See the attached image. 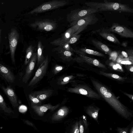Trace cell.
<instances>
[{
	"label": "cell",
	"instance_id": "6da1fadb",
	"mask_svg": "<svg viewBox=\"0 0 133 133\" xmlns=\"http://www.w3.org/2000/svg\"><path fill=\"white\" fill-rule=\"evenodd\" d=\"M93 85L105 101L121 116L130 121L133 117L132 112L123 105L105 87L94 80Z\"/></svg>",
	"mask_w": 133,
	"mask_h": 133
},
{
	"label": "cell",
	"instance_id": "7a4b0ae2",
	"mask_svg": "<svg viewBox=\"0 0 133 133\" xmlns=\"http://www.w3.org/2000/svg\"><path fill=\"white\" fill-rule=\"evenodd\" d=\"M104 3L89 2L85 4L90 8L96 10L97 12L112 11L132 13L133 9L127 5L120 3L110 2L104 0Z\"/></svg>",
	"mask_w": 133,
	"mask_h": 133
},
{
	"label": "cell",
	"instance_id": "3957f363",
	"mask_svg": "<svg viewBox=\"0 0 133 133\" xmlns=\"http://www.w3.org/2000/svg\"><path fill=\"white\" fill-rule=\"evenodd\" d=\"M98 20V18L92 14L72 22L70 23V25L73 28L75 32L73 35L78 34L85 29L88 25L95 24Z\"/></svg>",
	"mask_w": 133,
	"mask_h": 133
},
{
	"label": "cell",
	"instance_id": "277c9868",
	"mask_svg": "<svg viewBox=\"0 0 133 133\" xmlns=\"http://www.w3.org/2000/svg\"><path fill=\"white\" fill-rule=\"evenodd\" d=\"M67 2L65 0H54L42 4L28 13V14L41 13L56 9L66 5Z\"/></svg>",
	"mask_w": 133,
	"mask_h": 133
},
{
	"label": "cell",
	"instance_id": "5b68a950",
	"mask_svg": "<svg viewBox=\"0 0 133 133\" xmlns=\"http://www.w3.org/2000/svg\"><path fill=\"white\" fill-rule=\"evenodd\" d=\"M19 34L17 30L12 28L8 35L10 51L12 63L15 64V53L19 38Z\"/></svg>",
	"mask_w": 133,
	"mask_h": 133
},
{
	"label": "cell",
	"instance_id": "8992f818",
	"mask_svg": "<svg viewBox=\"0 0 133 133\" xmlns=\"http://www.w3.org/2000/svg\"><path fill=\"white\" fill-rule=\"evenodd\" d=\"M56 25L55 22L48 20L36 21L30 24L31 27L36 31H46L54 30L56 28Z\"/></svg>",
	"mask_w": 133,
	"mask_h": 133
},
{
	"label": "cell",
	"instance_id": "52a82bcc",
	"mask_svg": "<svg viewBox=\"0 0 133 133\" xmlns=\"http://www.w3.org/2000/svg\"><path fill=\"white\" fill-rule=\"evenodd\" d=\"M48 63V58L47 56L41 64L36 71L34 76L29 83V86L34 85L42 79L46 73Z\"/></svg>",
	"mask_w": 133,
	"mask_h": 133
},
{
	"label": "cell",
	"instance_id": "ba28073f",
	"mask_svg": "<svg viewBox=\"0 0 133 133\" xmlns=\"http://www.w3.org/2000/svg\"><path fill=\"white\" fill-rule=\"evenodd\" d=\"M105 31L115 33L124 38H133V32L131 30L117 23H114L110 28Z\"/></svg>",
	"mask_w": 133,
	"mask_h": 133
},
{
	"label": "cell",
	"instance_id": "9c48e42d",
	"mask_svg": "<svg viewBox=\"0 0 133 133\" xmlns=\"http://www.w3.org/2000/svg\"><path fill=\"white\" fill-rule=\"evenodd\" d=\"M69 92L75 93L95 99H100V96L91 89L86 87L76 86L69 88L67 90Z\"/></svg>",
	"mask_w": 133,
	"mask_h": 133
},
{
	"label": "cell",
	"instance_id": "30bf717a",
	"mask_svg": "<svg viewBox=\"0 0 133 133\" xmlns=\"http://www.w3.org/2000/svg\"><path fill=\"white\" fill-rule=\"evenodd\" d=\"M97 12V10L91 8L77 10L71 13L69 17L70 21L73 22L89 14Z\"/></svg>",
	"mask_w": 133,
	"mask_h": 133
},
{
	"label": "cell",
	"instance_id": "8fae6325",
	"mask_svg": "<svg viewBox=\"0 0 133 133\" xmlns=\"http://www.w3.org/2000/svg\"><path fill=\"white\" fill-rule=\"evenodd\" d=\"M37 60V53H34L27 66L25 73L23 78V82L26 83L31 75Z\"/></svg>",
	"mask_w": 133,
	"mask_h": 133
},
{
	"label": "cell",
	"instance_id": "7c38bea8",
	"mask_svg": "<svg viewBox=\"0 0 133 133\" xmlns=\"http://www.w3.org/2000/svg\"><path fill=\"white\" fill-rule=\"evenodd\" d=\"M84 112L87 114L90 118L94 119L98 124V115L100 109L94 105H91L83 107Z\"/></svg>",
	"mask_w": 133,
	"mask_h": 133
},
{
	"label": "cell",
	"instance_id": "4fadbf2b",
	"mask_svg": "<svg viewBox=\"0 0 133 133\" xmlns=\"http://www.w3.org/2000/svg\"><path fill=\"white\" fill-rule=\"evenodd\" d=\"M59 106V104L53 106L50 104H44L41 105H32L31 107L36 113L39 116H42L44 113L48 110L53 111Z\"/></svg>",
	"mask_w": 133,
	"mask_h": 133
},
{
	"label": "cell",
	"instance_id": "5bb4252c",
	"mask_svg": "<svg viewBox=\"0 0 133 133\" xmlns=\"http://www.w3.org/2000/svg\"><path fill=\"white\" fill-rule=\"evenodd\" d=\"M2 88L8 98L12 106L14 108L17 107L18 105L17 98L14 90L10 87L5 88L2 86Z\"/></svg>",
	"mask_w": 133,
	"mask_h": 133
},
{
	"label": "cell",
	"instance_id": "9a60e30c",
	"mask_svg": "<svg viewBox=\"0 0 133 133\" xmlns=\"http://www.w3.org/2000/svg\"><path fill=\"white\" fill-rule=\"evenodd\" d=\"M79 133H89V126L90 123L87 116L83 115L79 118Z\"/></svg>",
	"mask_w": 133,
	"mask_h": 133
},
{
	"label": "cell",
	"instance_id": "2e32d148",
	"mask_svg": "<svg viewBox=\"0 0 133 133\" xmlns=\"http://www.w3.org/2000/svg\"><path fill=\"white\" fill-rule=\"evenodd\" d=\"M0 74L8 82H13L15 77L12 72L7 67L0 63Z\"/></svg>",
	"mask_w": 133,
	"mask_h": 133
},
{
	"label": "cell",
	"instance_id": "e0dca14e",
	"mask_svg": "<svg viewBox=\"0 0 133 133\" xmlns=\"http://www.w3.org/2000/svg\"><path fill=\"white\" fill-rule=\"evenodd\" d=\"M69 111V109L67 107H62L54 114L51 119L53 121H59L65 117L68 114Z\"/></svg>",
	"mask_w": 133,
	"mask_h": 133
},
{
	"label": "cell",
	"instance_id": "ac0fdd59",
	"mask_svg": "<svg viewBox=\"0 0 133 133\" xmlns=\"http://www.w3.org/2000/svg\"><path fill=\"white\" fill-rule=\"evenodd\" d=\"M52 91L51 90L35 91L30 94L38 98L41 101L47 98L52 94Z\"/></svg>",
	"mask_w": 133,
	"mask_h": 133
},
{
	"label": "cell",
	"instance_id": "d6986e66",
	"mask_svg": "<svg viewBox=\"0 0 133 133\" xmlns=\"http://www.w3.org/2000/svg\"><path fill=\"white\" fill-rule=\"evenodd\" d=\"M54 50L58 52L62 58L65 60H69L71 58L72 52L67 51L64 49L62 47L58 46L54 48Z\"/></svg>",
	"mask_w": 133,
	"mask_h": 133
},
{
	"label": "cell",
	"instance_id": "ffe728a7",
	"mask_svg": "<svg viewBox=\"0 0 133 133\" xmlns=\"http://www.w3.org/2000/svg\"><path fill=\"white\" fill-rule=\"evenodd\" d=\"M50 43L52 45L62 47L64 49L67 51L72 52L74 49L70 44L63 41L61 38H58L52 41Z\"/></svg>",
	"mask_w": 133,
	"mask_h": 133
},
{
	"label": "cell",
	"instance_id": "44dd1931",
	"mask_svg": "<svg viewBox=\"0 0 133 133\" xmlns=\"http://www.w3.org/2000/svg\"><path fill=\"white\" fill-rule=\"evenodd\" d=\"M99 35L107 40L114 43L120 44V42L117 38L113 34L104 31L99 32Z\"/></svg>",
	"mask_w": 133,
	"mask_h": 133
},
{
	"label": "cell",
	"instance_id": "7402d4cb",
	"mask_svg": "<svg viewBox=\"0 0 133 133\" xmlns=\"http://www.w3.org/2000/svg\"><path fill=\"white\" fill-rule=\"evenodd\" d=\"M91 42L96 47L106 54H110L112 52L111 50L109 47L101 41L93 40Z\"/></svg>",
	"mask_w": 133,
	"mask_h": 133
},
{
	"label": "cell",
	"instance_id": "603a6c76",
	"mask_svg": "<svg viewBox=\"0 0 133 133\" xmlns=\"http://www.w3.org/2000/svg\"><path fill=\"white\" fill-rule=\"evenodd\" d=\"M73 51L76 52L79 54L83 55L84 53H86L89 54L94 55L97 56L104 57V55L97 51L95 50L87 49L86 48H83L80 49L79 50H73Z\"/></svg>",
	"mask_w": 133,
	"mask_h": 133
},
{
	"label": "cell",
	"instance_id": "cb8c5ba5",
	"mask_svg": "<svg viewBox=\"0 0 133 133\" xmlns=\"http://www.w3.org/2000/svg\"><path fill=\"white\" fill-rule=\"evenodd\" d=\"M43 46L41 42L39 41L38 43L37 53L38 65L41 64L45 59L43 55Z\"/></svg>",
	"mask_w": 133,
	"mask_h": 133
},
{
	"label": "cell",
	"instance_id": "d4e9b609",
	"mask_svg": "<svg viewBox=\"0 0 133 133\" xmlns=\"http://www.w3.org/2000/svg\"><path fill=\"white\" fill-rule=\"evenodd\" d=\"M75 33L73 28L71 26L67 29L63 34L61 38L64 41L67 42L71 37Z\"/></svg>",
	"mask_w": 133,
	"mask_h": 133
},
{
	"label": "cell",
	"instance_id": "484cf974",
	"mask_svg": "<svg viewBox=\"0 0 133 133\" xmlns=\"http://www.w3.org/2000/svg\"><path fill=\"white\" fill-rule=\"evenodd\" d=\"M34 47L31 45L26 49V55L24 62V64L25 65L28 64L30 61L34 53Z\"/></svg>",
	"mask_w": 133,
	"mask_h": 133
},
{
	"label": "cell",
	"instance_id": "4316f807",
	"mask_svg": "<svg viewBox=\"0 0 133 133\" xmlns=\"http://www.w3.org/2000/svg\"><path fill=\"white\" fill-rule=\"evenodd\" d=\"M0 107L5 112L10 114L13 112L11 109L8 107L3 96L0 94Z\"/></svg>",
	"mask_w": 133,
	"mask_h": 133
},
{
	"label": "cell",
	"instance_id": "83f0119b",
	"mask_svg": "<svg viewBox=\"0 0 133 133\" xmlns=\"http://www.w3.org/2000/svg\"><path fill=\"white\" fill-rule=\"evenodd\" d=\"M81 57L88 62L93 64L94 65L101 67H104V66L100 63L98 60L85 56L83 55H79Z\"/></svg>",
	"mask_w": 133,
	"mask_h": 133
},
{
	"label": "cell",
	"instance_id": "f1b7e54d",
	"mask_svg": "<svg viewBox=\"0 0 133 133\" xmlns=\"http://www.w3.org/2000/svg\"><path fill=\"white\" fill-rule=\"evenodd\" d=\"M133 124V121L126 127H117L116 129L117 133H128V130L130 127Z\"/></svg>",
	"mask_w": 133,
	"mask_h": 133
},
{
	"label": "cell",
	"instance_id": "f546056e",
	"mask_svg": "<svg viewBox=\"0 0 133 133\" xmlns=\"http://www.w3.org/2000/svg\"><path fill=\"white\" fill-rule=\"evenodd\" d=\"M79 120H76L72 126L71 133H79Z\"/></svg>",
	"mask_w": 133,
	"mask_h": 133
},
{
	"label": "cell",
	"instance_id": "4dcf8cb0",
	"mask_svg": "<svg viewBox=\"0 0 133 133\" xmlns=\"http://www.w3.org/2000/svg\"><path fill=\"white\" fill-rule=\"evenodd\" d=\"M29 98L31 102V105H37V104H41V101L37 98L29 94Z\"/></svg>",
	"mask_w": 133,
	"mask_h": 133
},
{
	"label": "cell",
	"instance_id": "1f68e13d",
	"mask_svg": "<svg viewBox=\"0 0 133 133\" xmlns=\"http://www.w3.org/2000/svg\"><path fill=\"white\" fill-rule=\"evenodd\" d=\"M81 36V35H73L71 37L69 40L67 42L69 44H73L76 43L79 39Z\"/></svg>",
	"mask_w": 133,
	"mask_h": 133
},
{
	"label": "cell",
	"instance_id": "d6a6232c",
	"mask_svg": "<svg viewBox=\"0 0 133 133\" xmlns=\"http://www.w3.org/2000/svg\"><path fill=\"white\" fill-rule=\"evenodd\" d=\"M73 77V76L72 75L66 76L61 80L60 83L62 85L66 84L68 83Z\"/></svg>",
	"mask_w": 133,
	"mask_h": 133
},
{
	"label": "cell",
	"instance_id": "836d02e7",
	"mask_svg": "<svg viewBox=\"0 0 133 133\" xmlns=\"http://www.w3.org/2000/svg\"><path fill=\"white\" fill-rule=\"evenodd\" d=\"M64 68V67L62 66L57 65L54 67L53 69V72L55 74H57L62 70Z\"/></svg>",
	"mask_w": 133,
	"mask_h": 133
},
{
	"label": "cell",
	"instance_id": "e575fe53",
	"mask_svg": "<svg viewBox=\"0 0 133 133\" xmlns=\"http://www.w3.org/2000/svg\"><path fill=\"white\" fill-rule=\"evenodd\" d=\"M111 76L113 78L116 79H121V77L118 75L115 74H111Z\"/></svg>",
	"mask_w": 133,
	"mask_h": 133
},
{
	"label": "cell",
	"instance_id": "d590c367",
	"mask_svg": "<svg viewBox=\"0 0 133 133\" xmlns=\"http://www.w3.org/2000/svg\"><path fill=\"white\" fill-rule=\"evenodd\" d=\"M126 51L130 55V57H131V55L132 56L133 55V50L131 49H127Z\"/></svg>",
	"mask_w": 133,
	"mask_h": 133
},
{
	"label": "cell",
	"instance_id": "8d00e7d4",
	"mask_svg": "<svg viewBox=\"0 0 133 133\" xmlns=\"http://www.w3.org/2000/svg\"><path fill=\"white\" fill-rule=\"evenodd\" d=\"M23 121L25 123L27 124L30 126H33V123L28 120H24Z\"/></svg>",
	"mask_w": 133,
	"mask_h": 133
},
{
	"label": "cell",
	"instance_id": "74e56055",
	"mask_svg": "<svg viewBox=\"0 0 133 133\" xmlns=\"http://www.w3.org/2000/svg\"><path fill=\"white\" fill-rule=\"evenodd\" d=\"M121 63L124 64H132L131 62L129 61H124L121 62Z\"/></svg>",
	"mask_w": 133,
	"mask_h": 133
},
{
	"label": "cell",
	"instance_id": "f35d334b",
	"mask_svg": "<svg viewBox=\"0 0 133 133\" xmlns=\"http://www.w3.org/2000/svg\"><path fill=\"white\" fill-rule=\"evenodd\" d=\"M121 54L125 58L128 57V55L127 53L125 51H123L121 52Z\"/></svg>",
	"mask_w": 133,
	"mask_h": 133
},
{
	"label": "cell",
	"instance_id": "ab89813d",
	"mask_svg": "<svg viewBox=\"0 0 133 133\" xmlns=\"http://www.w3.org/2000/svg\"><path fill=\"white\" fill-rule=\"evenodd\" d=\"M128 132H129V133H133V124L129 128Z\"/></svg>",
	"mask_w": 133,
	"mask_h": 133
},
{
	"label": "cell",
	"instance_id": "60d3db41",
	"mask_svg": "<svg viewBox=\"0 0 133 133\" xmlns=\"http://www.w3.org/2000/svg\"><path fill=\"white\" fill-rule=\"evenodd\" d=\"M128 44V42H124L122 43V45L124 47H125L127 46Z\"/></svg>",
	"mask_w": 133,
	"mask_h": 133
},
{
	"label": "cell",
	"instance_id": "b9f144b4",
	"mask_svg": "<svg viewBox=\"0 0 133 133\" xmlns=\"http://www.w3.org/2000/svg\"><path fill=\"white\" fill-rule=\"evenodd\" d=\"M124 94L127 95L128 97H129L131 99H132V100H133V96L132 95H129L127 94L124 93Z\"/></svg>",
	"mask_w": 133,
	"mask_h": 133
},
{
	"label": "cell",
	"instance_id": "7bdbcfd3",
	"mask_svg": "<svg viewBox=\"0 0 133 133\" xmlns=\"http://www.w3.org/2000/svg\"><path fill=\"white\" fill-rule=\"evenodd\" d=\"M130 71L131 72H133V67L132 66L131 67L130 69Z\"/></svg>",
	"mask_w": 133,
	"mask_h": 133
},
{
	"label": "cell",
	"instance_id": "ee69618b",
	"mask_svg": "<svg viewBox=\"0 0 133 133\" xmlns=\"http://www.w3.org/2000/svg\"><path fill=\"white\" fill-rule=\"evenodd\" d=\"M117 66L118 67V68L119 69H121V67L120 66V65L118 64H117Z\"/></svg>",
	"mask_w": 133,
	"mask_h": 133
},
{
	"label": "cell",
	"instance_id": "f6af8a7d",
	"mask_svg": "<svg viewBox=\"0 0 133 133\" xmlns=\"http://www.w3.org/2000/svg\"><path fill=\"white\" fill-rule=\"evenodd\" d=\"M99 133H106L105 131H102L101 132H99Z\"/></svg>",
	"mask_w": 133,
	"mask_h": 133
},
{
	"label": "cell",
	"instance_id": "bcb514c9",
	"mask_svg": "<svg viewBox=\"0 0 133 133\" xmlns=\"http://www.w3.org/2000/svg\"><path fill=\"white\" fill-rule=\"evenodd\" d=\"M1 29H0V38H1Z\"/></svg>",
	"mask_w": 133,
	"mask_h": 133
}]
</instances>
